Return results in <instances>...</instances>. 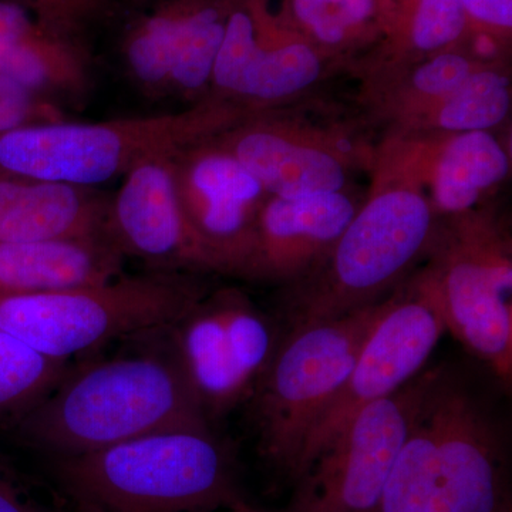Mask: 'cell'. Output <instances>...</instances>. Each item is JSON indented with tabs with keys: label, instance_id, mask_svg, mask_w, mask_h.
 Instances as JSON below:
<instances>
[{
	"label": "cell",
	"instance_id": "1",
	"mask_svg": "<svg viewBox=\"0 0 512 512\" xmlns=\"http://www.w3.org/2000/svg\"><path fill=\"white\" fill-rule=\"evenodd\" d=\"M208 421L168 346L69 366L10 427L26 444L62 458Z\"/></svg>",
	"mask_w": 512,
	"mask_h": 512
},
{
	"label": "cell",
	"instance_id": "2",
	"mask_svg": "<svg viewBox=\"0 0 512 512\" xmlns=\"http://www.w3.org/2000/svg\"><path fill=\"white\" fill-rule=\"evenodd\" d=\"M375 183L332 251L296 282L292 329L348 315L386 298L427 255L439 218L409 178L376 164Z\"/></svg>",
	"mask_w": 512,
	"mask_h": 512
},
{
	"label": "cell",
	"instance_id": "3",
	"mask_svg": "<svg viewBox=\"0 0 512 512\" xmlns=\"http://www.w3.org/2000/svg\"><path fill=\"white\" fill-rule=\"evenodd\" d=\"M497 430L467 390L437 373L376 512H501Z\"/></svg>",
	"mask_w": 512,
	"mask_h": 512
},
{
	"label": "cell",
	"instance_id": "4",
	"mask_svg": "<svg viewBox=\"0 0 512 512\" xmlns=\"http://www.w3.org/2000/svg\"><path fill=\"white\" fill-rule=\"evenodd\" d=\"M69 497L109 512H204L234 494L229 458L210 426L170 427L56 458Z\"/></svg>",
	"mask_w": 512,
	"mask_h": 512
},
{
	"label": "cell",
	"instance_id": "5",
	"mask_svg": "<svg viewBox=\"0 0 512 512\" xmlns=\"http://www.w3.org/2000/svg\"><path fill=\"white\" fill-rule=\"evenodd\" d=\"M247 114L208 97L181 113L13 128L0 133V174L97 188L121 180L147 158L217 136Z\"/></svg>",
	"mask_w": 512,
	"mask_h": 512
},
{
	"label": "cell",
	"instance_id": "6",
	"mask_svg": "<svg viewBox=\"0 0 512 512\" xmlns=\"http://www.w3.org/2000/svg\"><path fill=\"white\" fill-rule=\"evenodd\" d=\"M202 298L190 276L163 272L63 291L0 293V330L70 363L114 340L170 329Z\"/></svg>",
	"mask_w": 512,
	"mask_h": 512
},
{
	"label": "cell",
	"instance_id": "7",
	"mask_svg": "<svg viewBox=\"0 0 512 512\" xmlns=\"http://www.w3.org/2000/svg\"><path fill=\"white\" fill-rule=\"evenodd\" d=\"M429 251V272L448 332L510 386L511 239L481 210L443 218Z\"/></svg>",
	"mask_w": 512,
	"mask_h": 512
},
{
	"label": "cell",
	"instance_id": "8",
	"mask_svg": "<svg viewBox=\"0 0 512 512\" xmlns=\"http://www.w3.org/2000/svg\"><path fill=\"white\" fill-rule=\"evenodd\" d=\"M383 302L293 328L276 350L262 379L258 414L266 451L293 473L309 431L348 379Z\"/></svg>",
	"mask_w": 512,
	"mask_h": 512
},
{
	"label": "cell",
	"instance_id": "9",
	"mask_svg": "<svg viewBox=\"0 0 512 512\" xmlns=\"http://www.w3.org/2000/svg\"><path fill=\"white\" fill-rule=\"evenodd\" d=\"M446 332L439 296L424 268L384 298L348 379L309 431L295 474L301 476L360 410L420 375Z\"/></svg>",
	"mask_w": 512,
	"mask_h": 512
},
{
	"label": "cell",
	"instance_id": "10",
	"mask_svg": "<svg viewBox=\"0 0 512 512\" xmlns=\"http://www.w3.org/2000/svg\"><path fill=\"white\" fill-rule=\"evenodd\" d=\"M436 370L366 406L301 474L298 512H376Z\"/></svg>",
	"mask_w": 512,
	"mask_h": 512
},
{
	"label": "cell",
	"instance_id": "11",
	"mask_svg": "<svg viewBox=\"0 0 512 512\" xmlns=\"http://www.w3.org/2000/svg\"><path fill=\"white\" fill-rule=\"evenodd\" d=\"M323 74L325 56L305 37L272 20L262 3L227 0L210 97L259 113L302 96Z\"/></svg>",
	"mask_w": 512,
	"mask_h": 512
},
{
	"label": "cell",
	"instance_id": "12",
	"mask_svg": "<svg viewBox=\"0 0 512 512\" xmlns=\"http://www.w3.org/2000/svg\"><path fill=\"white\" fill-rule=\"evenodd\" d=\"M173 167L181 208L215 272L245 278L269 192L215 136L178 150Z\"/></svg>",
	"mask_w": 512,
	"mask_h": 512
},
{
	"label": "cell",
	"instance_id": "13",
	"mask_svg": "<svg viewBox=\"0 0 512 512\" xmlns=\"http://www.w3.org/2000/svg\"><path fill=\"white\" fill-rule=\"evenodd\" d=\"M174 154L147 158L121 178L119 190L110 194L107 238L124 258H136L153 272H215L178 200Z\"/></svg>",
	"mask_w": 512,
	"mask_h": 512
},
{
	"label": "cell",
	"instance_id": "14",
	"mask_svg": "<svg viewBox=\"0 0 512 512\" xmlns=\"http://www.w3.org/2000/svg\"><path fill=\"white\" fill-rule=\"evenodd\" d=\"M269 195L346 191L357 151L348 138L306 124L247 114L215 136Z\"/></svg>",
	"mask_w": 512,
	"mask_h": 512
},
{
	"label": "cell",
	"instance_id": "15",
	"mask_svg": "<svg viewBox=\"0 0 512 512\" xmlns=\"http://www.w3.org/2000/svg\"><path fill=\"white\" fill-rule=\"evenodd\" d=\"M376 164L419 185L437 218L476 210L511 170L510 154L493 131L394 133Z\"/></svg>",
	"mask_w": 512,
	"mask_h": 512
},
{
	"label": "cell",
	"instance_id": "16",
	"mask_svg": "<svg viewBox=\"0 0 512 512\" xmlns=\"http://www.w3.org/2000/svg\"><path fill=\"white\" fill-rule=\"evenodd\" d=\"M357 208L348 191L269 195L245 278L298 281L332 251Z\"/></svg>",
	"mask_w": 512,
	"mask_h": 512
},
{
	"label": "cell",
	"instance_id": "17",
	"mask_svg": "<svg viewBox=\"0 0 512 512\" xmlns=\"http://www.w3.org/2000/svg\"><path fill=\"white\" fill-rule=\"evenodd\" d=\"M0 76L53 103L82 100L92 86L83 46L47 28L16 0H0Z\"/></svg>",
	"mask_w": 512,
	"mask_h": 512
},
{
	"label": "cell",
	"instance_id": "18",
	"mask_svg": "<svg viewBox=\"0 0 512 512\" xmlns=\"http://www.w3.org/2000/svg\"><path fill=\"white\" fill-rule=\"evenodd\" d=\"M109 201L97 188L0 174V244L106 235Z\"/></svg>",
	"mask_w": 512,
	"mask_h": 512
},
{
	"label": "cell",
	"instance_id": "19",
	"mask_svg": "<svg viewBox=\"0 0 512 512\" xmlns=\"http://www.w3.org/2000/svg\"><path fill=\"white\" fill-rule=\"evenodd\" d=\"M123 254L106 235L0 244V293L103 285L124 276Z\"/></svg>",
	"mask_w": 512,
	"mask_h": 512
},
{
	"label": "cell",
	"instance_id": "20",
	"mask_svg": "<svg viewBox=\"0 0 512 512\" xmlns=\"http://www.w3.org/2000/svg\"><path fill=\"white\" fill-rule=\"evenodd\" d=\"M170 330L175 359L208 419L247 396L249 389L232 355L218 295L195 303Z\"/></svg>",
	"mask_w": 512,
	"mask_h": 512
},
{
	"label": "cell",
	"instance_id": "21",
	"mask_svg": "<svg viewBox=\"0 0 512 512\" xmlns=\"http://www.w3.org/2000/svg\"><path fill=\"white\" fill-rule=\"evenodd\" d=\"M483 62L456 49L377 72L370 100L396 127L456 90Z\"/></svg>",
	"mask_w": 512,
	"mask_h": 512
},
{
	"label": "cell",
	"instance_id": "22",
	"mask_svg": "<svg viewBox=\"0 0 512 512\" xmlns=\"http://www.w3.org/2000/svg\"><path fill=\"white\" fill-rule=\"evenodd\" d=\"M510 110V77L485 63L456 90L404 120L396 133L493 131L507 120Z\"/></svg>",
	"mask_w": 512,
	"mask_h": 512
},
{
	"label": "cell",
	"instance_id": "23",
	"mask_svg": "<svg viewBox=\"0 0 512 512\" xmlns=\"http://www.w3.org/2000/svg\"><path fill=\"white\" fill-rule=\"evenodd\" d=\"M227 0H190L183 33L168 80V97L191 101L208 99L212 73L224 39Z\"/></svg>",
	"mask_w": 512,
	"mask_h": 512
},
{
	"label": "cell",
	"instance_id": "24",
	"mask_svg": "<svg viewBox=\"0 0 512 512\" xmlns=\"http://www.w3.org/2000/svg\"><path fill=\"white\" fill-rule=\"evenodd\" d=\"M187 0L164 3L140 20L124 39V69L131 83L151 99L168 97V79L180 39Z\"/></svg>",
	"mask_w": 512,
	"mask_h": 512
},
{
	"label": "cell",
	"instance_id": "25",
	"mask_svg": "<svg viewBox=\"0 0 512 512\" xmlns=\"http://www.w3.org/2000/svg\"><path fill=\"white\" fill-rule=\"evenodd\" d=\"M293 32L323 56L359 45L382 23V0H286Z\"/></svg>",
	"mask_w": 512,
	"mask_h": 512
},
{
	"label": "cell",
	"instance_id": "26",
	"mask_svg": "<svg viewBox=\"0 0 512 512\" xmlns=\"http://www.w3.org/2000/svg\"><path fill=\"white\" fill-rule=\"evenodd\" d=\"M387 26L393 29V45L400 52L396 66L406 57L413 63L454 49L468 30L461 0H406L403 10Z\"/></svg>",
	"mask_w": 512,
	"mask_h": 512
},
{
	"label": "cell",
	"instance_id": "27",
	"mask_svg": "<svg viewBox=\"0 0 512 512\" xmlns=\"http://www.w3.org/2000/svg\"><path fill=\"white\" fill-rule=\"evenodd\" d=\"M69 366L0 330V426H12L46 396Z\"/></svg>",
	"mask_w": 512,
	"mask_h": 512
},
{
	"label": "cell",
	"instance_id": "28",
	"mask_svg": "<svg viewBox=\"0 0 512 512\" xmlns=\"http://www.w3.org/2000/svg\"><path fill=\"white\" fill-rule=\"evenodd\" d=\"M217 295L239 375L251 390L264 379L278 350L274 328L241 293L227 291Z\"/></svg>",
	"mask_w": 512,
	"mask_h": 512
},
{
	"label": "cell",
	"instance_id": "29",
	"mask_svg": "<svg viewBox=\"0 0 512 512\" xmlns=\"http://www.w3.org/2000/svg\"><path fill=\"white\" fill-rule=\"evenodd\" d=\"M62 120V110L56 103L30 93L12 80L0 76V133Z\"/></svg>",
	"mask_w": 512,
	"mask_h": 512
},
{
	"label": "cell",
	"instance_id": "30",
	"mask_svg": "<svg viewBox=\"0 0 512 512\" xmlns=\"http://www.w3.org/2000/svg\"><path fill=\"white\" fill-rule=\"evenodd\" d=\"M30 12L35 13L40 23L59 35L74 40V35L83 26L84 20L99 9L101 0H16Z\"/></svg>",
	"mask_w": 512,
	"mask_h": 512
},
{
	"label": "cell",
	"instance_id": "31",
	"mask_svg": "<svg viewBox=\"0 0 512 512\" xmlns=\"http://www.w3.org/2000/svg\"><path fill=\"white\" fill-rule=\"evenodd\" d=\"M468 29L507 39L512 29V0H461Z\"/></svg>",
	"mask_w": 512,
	"mask_h": 512
},
{
	"label": "cell",
	"instance_id": "32",
	"mask_svg": "<svg viewBox=\"0 0 512 512\" xmlns=\"http://www.w3.org/2000/svg\"><path fill=\"white\" fill-rule=\"evenodd\" d=\"M0 512H37L26 503L8 477L0 470Z\"/></svg>",
	"mask_w": 512,
	"mask_h": 512
},
{
	"label": "cell",
	"instance_id": "33",
	"mask_svg": "<svg viewBox=\"0 0 512 512\" xmlns=\"http://www.w3.org/2000/svg\"><path fill=\"white\" fill-rule=\"evenodd\" d=\"M56 512H109L103 510V508L97 507V505H93L90 503H86V501L77 500V498L70 497L69 503L64 505L63 508L57 510Z\"/></svg>",
	"mask_w": 512,
	"mask_h": 512
},
{
	"label": "cell",
	"instance_id": "34",
	"mask_svg": "<svg viewBox=\"0 0 512 512\" xmlns=\"http://www.w3.org/2000/svg\"><path fill=\"white\" fill-rule=\"evenodd\" d=\"M501 512H504V511H501Z\"/></svg>",
	"mask_w": 512,
	"mask_h": 512
}]
</instances>
